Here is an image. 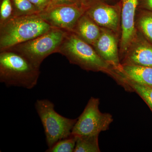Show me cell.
Returning <instances> with one entry per match:
<instances>
[{"label": "cell", "instance_id": "cell-15", "mask_svg": "<svg viewBox=\"0 0 152 152\" xmlns=\"http://www.w3.org/2000/svg\"><path fill=\"white\" fill-rule=\"evenodd\" d=\"M99 135L77 137L74 152H100Z\"/></svg>", "mask_w": 152, "mask_h": 152}, {"label": "cell", "instance_id": "cell-11", "mask_svg": "<svg viewBox=\"0 0 152 152\" xmlns=\"http://www.w3.org/2000/svg\"><path fill=\"white\" fill-rule=\"evenodd\" d=\"M121 33L120 37V60L137 33L135 17L139 0H121Z\"/></svg>", "mask_w": 152, "mask_h": 152}, {"label": "cell", "instance_id": "cell-13", "mask_svg": "<svg viewBox=\"0 0 152 152\" xmlns=\"http://www.w3.org/2000/svg\"><path fill=\"white\" fill-rule=\"evenodd\" d=\"M119 73L126 83V80L130 81L144 86L152 88V67L122 65Z\"/></svg>", "mask_w": 152, "mask_h": 152}, {"label": "cell", "instance_id": "cell-12", "mask_svg": "<svg viewBox=\"0 0 152 152\" xmlns=\"http://www.w3.org/2000/svg\"><path fill=\"white\" fill-rule=\"evenodd\" d=\"M72 32L93 46L100 35L101 28L85 13L78 21Z\"/></svg>", "mask_w": 152, "mask_h": 152}, {"label": "cell", "instance_id": "cell-21", "mask_svg": "<svg viewBox=\"0 0 152 152\" xmlns=\"http://www.w3.org/2000/svg\"><path fill=\"white\" fill-rule=\"evenodd\" d=\"M62 5H79L83 6L80 0H51V4L50 6Z\"/></svg>", "mask_w": 152, "mask_h": 152}, {"label": "cell", "instance_id": "cell-8", "mask_svg": "<svg viewBox=\"0 0 152 152\" xmlns=\"http://www.w3.org/2000/svg\"><path fill=\"white\" fill-rule=\"evenodd\" d=\"M85 13L100 27L110 30L121 36V3L110 5L104 0H95L87 8Z\"/></svg>", "mask_w": 152, "mask_h": 152}, {"label": "cell", "instance_id": "cell-16", "mask_svg": "<svg viewBox=\"0 0 152 152\" xmlns=\"http://www.w3.org/2000/svg\"><path fill=\"white\" fill-rule=\"evenodd\" d=\"M13 17L26 16L38 15L40 12L29 0H11Z\"/></svg>", "mask_w": 152, "mask_h": 152}, {"label": "cell", "instance_id": "cell-9", "mask_svg": "<svg viewBox=\"0 0 152 152\" xmlns=\"http://www.w3.org/2000/svg\"><path fill=\"white\" fill-rule=\"evenodd\" d=\"M119 43V36L110 30L101 28L100 35L92 46L101 58L118 72L122 69Z\"/></svg>", "mask_w": 152, "mask_h": 152}, {"label": "cell", "instance_id": "cell-5", "mask_svg": "<svg viewBox=\"0 0 152 152\" xmlns=\"http://www.w3.org/2000/svg\"><path fill=\"white\" fill-rule=\"evenodd\" d=\"M66 32L62 30L52 28L42 35L6 50L18 53L40 68L47 57L58 53Z\"/></svg>", "mask_w": 152, "mask_h": 152}, {"label": "cell", "instance_id": "cell-14", "mask_svg": "<svg viewBox=\"0 0 152 152\" xmlns=\"http://www.w3.org/2000/svg\"><path fill=\"white\" fill-rule=\"evenodd\" d=\"M135 22L136 30L152 44V12L137 8Z\"/></svg>", "mask_w": 152, "mask_h": 152}, {"label": "cell", "instance_id": "cell-22", "mask_svg": "<svg viewBox=\"0 0 152 152\" xmlns=\"http://www.w3.org/2000/svg\"><path fill=\"white\" fill-rule=\"evenodd\" d=\"M138 8L152 12V0H139Z\"/></svg>", "mask_w": 152, "mask_h": 152}, {"label": "cell", "instance_id": "cell-10", "mask_svg": "<svg viewBox=\"0 0 152 152\" xmlns=\"http://www.w3.org/2000/svg\"><path fill=\"white\" fill-rule=\"evenodd\" d=\"M122 65L152 68V44L137 30V33L121 58Z\"/></svg>", "mask_w": 152, "mask_h": 152}, {"label": "cell", "instance_id": "cell-7", "mask_svg": "<svg viewBox=\"0 0 152 152\" xmlns=\"http://www.w3.org/2000/svg\"><path fill=\"white\" fill-rule=\"evenodd\" d=\"M86 10L82 5H62L50 6L39 15L52 27L72 32Z\"/></svg>", "mask_w": 152, "mask_h": 152}, {"label": "cell", "instance_id": "cell-19", "mask_svg": "<svg viewBox=\"0 0 152 152\" xmlns=\"http://www.w3.org/2000/svg\"><path fill=\"white\" fill-rule=\"evenodd\" d=\"M13 18V9L11 0H1L0 4V26Z\"/></svg>", "mask_w": 152, "mask_h": 152}, {"label": "cell", "instance_id": "cell-4", "mask_svg": "<svg viewBox=\"0 0 152 152\" xmlns=\"http://www.w3.org/2000/svg\"><path fill=\"white\" fill-rule=\"evenodd\" d=\"M35 107L43 126L48 148L60 140L71 135L77 119L61 115L55 110L54 104L46 99L37 100Z\"/></svg>", "mask_w": 152, "mask_h": 152}, {"label": "cell", "instance_id": "cell-20", "mask_svg": "<svg viewBox=\"0 0 152 152\" xmlns=\"http://www.w3.org/2000/svg\"><path fill=\"white\" fill-rule=\"evenodd\" d=\"M37 8L39 11L40 13L45 10L51 4V0H29Z\"/></svg>", "mask_w": 152, "mask_h": 152}, {"label": "cell", "instance_id": "cell-23", "mask_svg": "<svg viewBox=\"0 0 152 152\" xmlns=\"http://www.w3.org/2000/svg\"><path fill=\"white\" fill-rule=\"evenodd\" d=\"M82 5L86 9L89 7L95 0H80Z\"/></svg>", "mask_w": 152, "mask_h": 152}, {"label": "cell", "instance_id": "cell-18", "mask_svg": "<svg viewBox=\"0 0 152 152\" xmlns=\"http://www.w3.org/2000/svg\"><path fill=\"white\" fill-rule=\"evenodd\" d=\"M132 92H134L142 99L152 111V88L144 86L130 81L126 80Z\"/></svg>", "mask_w": 152, "mask_h": 152}, {"label": "cell", "instance_id": "cell-1", "mask_svg": "<svg viewBox=\"0 0 152 152\" xmlns=\"http://www.w3.org/2000/svg\"><path fill=\"white\" fill-rule=\"evenodd\" d=\"M58 53L65 57L71 64L86 71L107 74L118 84L124 86V82L119 73L101 58L92 46L74 33L66 32Z\"/></svg>", "mask_w": 152, "mask_h": 152}, {"label": "cell", "instance_id": "cell-3", "mask_svg": "<svg viewBox=\"0 0 152 152\" xmlns=\"http://www.w3.org/2000/svg\"><path fill=\"white\" fill-rule=\"evenodd\" d=\"M52 28L39 14L13 17L0 26V52L33 39Z\"/></svg>", "mask_w": 152, "mask_h": 152}, {"label": "cell", "instance_id": "cell-2", "mask_svg": "<svg viewBox=\"0 0 152 152\" xmlns=\"http://www.w3.org/2000/svg\"><path fill=\"white\" fill-rule=\"evenodd\" d=\"M40 74L39 67L18 53L0 52V82L7 86L31 89L37 86Z\"/></svg>", "mask_w": 152, "mask_h": 152}, {"label": "cell", "instance_id": "cell-17", "mask_svg": "<svg viewBox=\"0 0 152 152\" xmlns=\"http://www.w3.org/2000/svg\"><path fill=\"white\" fill-rule=\"evenodd\" d=\"M77 137L71 135L66 138L62 139L57 142L46 152H74L75 148Z\"/></svg>", "mask_w": 152, "mask_h": 152}, {"label": "cell", "instance_id": "cell-6", "mask_svg": "<svg viewBox=\"0 0 152 152\" xmlns=\"http://www.w3.org/2000/svg\"><path fill=\"white\" fill-rule=\"evenodd\" d=\"M99 105V98H90L83 111L77 119L71 135L77 137L99 135L109 129L113 118L111 114L101 112Z\"/></svg>", "mask_w": 152, "mask_h": 152}]
</instances>
